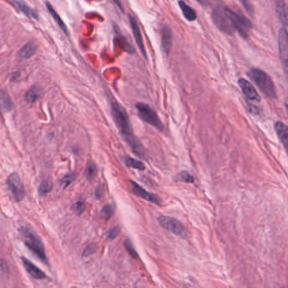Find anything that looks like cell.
I'll return each instance as SVG.
<instances>
[{"label":"cell","mask_w":288,"mask_h":288,"mask_svg":"<svg viewBox=\"0 0 288 288\" xmlns=\"http://www.w3.org/2000/svg\"><path fill=\"white\" fill-rule=\"evenodd\" d=\"M212 19L220 31L227 34H233L237 31L244 38L248 37L249 31L252 29V24L246 17L237 14L224 6H217L214 8Z\"/></svg>","instance_id":"cell-1"},{"label":"cell","mask_w":288,"mask_h":288,"mask_svg":"<svg viewBox=\"0 0 288 288\" xmlns=\"http://www.w3.org/2000/svg\"><path fill=\"white\" fill-rule=\"evenodd\" d=\"M111 108L114 121L116 123L123 138L125 139V142H127L131 145L132 150L136 152V155L143 156L144 149L141 142H139L138 139L136 138L134 135L127 112L125 111V108H123L122 106L114 99L112 100Z\"/></svg>","instance_id":"cell-2"},{"label":"cell","mask_w":288,"mask_h":288,"mask_svg":"<svg viewBox=\"0 0 288 288\" xmlns=\"http://www.w3.org/2000/svg\"><path fill=\"white\" fill-rule=\"evenodd\" d=\"M20 232L22 234L23 240L25 244L34 255L45 264H47V258L45 251L44 244L42 239L34 232L31 227H22L20 228Z\"/></svg>","instance_id":"cell-3"},{"label":"cell","mask_w":288,"mask_h":288,"mask_svg":"<svg viewBox=\"0 0 288 288\" xmlns=\"http://www.w3.org/2000/svg\"><path fill=\"white\" fill-rule=\"evenodd\" d=\"M248 76L255 82V85L260 88L261 92L266 95V97L270 98H276L277 92L274 83L272 81V78L269 75H267L263 70L260 69H250L248 72Z\"/></svg>","instance_id":"cell-4"},{"label":"cell","mask_w":288,"mask_h":288,"mask_svg":"<svg viewBox=\"0 0 288 288\" xmlns=\"http://www.w3.org/2000/svg\"><path fill=\"white\" fill-rule=\"evenodd\" d=\"M136 109L138 111V115L141 119L149 125H152L159 131H163L164 126L159 119L155 110L150 108V106L145 103H138L136 104Z\"/></svg>","instance_id":"cell-5"},{"label":"cell","mask_w":288,"mask_h":288,"mask_svg":"<svg viewBox=\"0 0 288 288\" xmlns=\"http://www.w3.org/2000/svg\"><path fill=\"white\" fill-rule=\"evenodd\" d=\"M238 85L240 86L244 97H246L247 101L250 103V107L253 113L257 114L259 110L255 104L261 102V97L255 88V86H253L250 81L243 78L238 80Z\"/></svg>","instance_id":"cell-6"},{"label":"cell","mask_w":288,"mask_h":288,"mask_svg":"<svg viewBox=\"0 0 288 288\" xmlns=\"http://www.w3.org/2000/svg\"><path fill=\"white\" fill-rule=\"evenodd\" d=\"M158 222L164 229L171 232L175 235L179 236L182 238H185L187 236L185 227H183V225L179 221L175 218L170 216H160L158 217Z\"/></svg>","instance_id":"cell-7"},{"label":"cell","mask_w":288,"mask_h":288,"mask_svg":"<svg viewBox=\"0 0 288 288\" xmlns=\"http://www.w3.org/2000/svg\"><path fill=\"white\" fill-rule=\"evenodd\" d=\"M7 184L16 201H21L25 196V188L21 178L16 172H13L7 178Z\"/></svg>","instance_id":"cell-8"},{"label":"cell","mask_w":288,"mask_h":288,"mask_svg":"<svg viewBox=\"0 0 288 288\" xmlns=\"http://www.w3.org/2000/svg\"><path fill=\"white\" fill-rule=\"evenodd\" d=\"M278 47H279V53H280L281 60L283 64L284 71L286 74L288 72V28L283 26L281 28L278 36Z\"/></svg>","instance_id":"cell-9"},{"label":"cell","mask_w":288,"mask_h":288,"mask_svg":"<svg viewBox=\"0 0 288 288\" xmlns=\"http://www.w3.org/2000/svg\"><path fill=\"white\" fill-rule=\"evenodd\" d=\"M131 186H132V191L136 194L137 196L141 197L142 199L150 201V202L154 203L155 205H159L160 204V199L157 196H155L154 194H150L149 192H147L145 189L141 187V186L135 183L133 181L131 182Z\"/></svg>","instance_id":"cell-10"},{"label":"cell","mask_w":288,"mask_h":288,"mask_svg":"<svg viewBox=\"0 0 288 288\" xmlns=\"http://www.w3.org/2000/svg\"><path fill=\"white\" fill-rule=\"evenodd\" d=\"M129 19H130V23H131V28H132V31H133L136 43H137L138 47H140V49L142 51V54L144 55V57H145L146 53H145V49H144V42H143L142 32H141L140 27H139L138 23L136 21V18L132 14L129 15Z\"/></svg>","instance_id":"cell-11"},{"label":"cell","mask_w":288,"mask_h":288,"mask_svg":"<svg viewBox=\"0 0 288 288\" xmlns=\"http://www.w3.org/2000/svg\"><path fill=\"white\" fill-rule=\"evenodd\" d=\"M172 44V33L168 26H163L161 31V47L164 53L168 54Z\"/></svg>","instance_id":"cell-12"},{"label":"cell","mask_w":288,"mask_h":288,"mask_svg":"<svg viewBox=\"0 0 288 288\" xmlns=\"http://www.w3.org/2000/svg\"><path fill=\"white\" fill-rule=\"evenodd\" d=\"M22 261L26 272L30 274L31 277H33L34 279L42 280V279L46 278V274L44 272L39 269L38 267L35 266L34 264L31 263V261H28L27 259H25V258H22Z\"/></svg>","instance_id":"cell-13"},{"label":"cell","mask_w":288,"mask_h":288,"mask_svg":"<svg viewBox=\"0 0 288 288\" xmlns=\"http://www.w3.org/2000/svg\"><path fill=\"white\" fill-rule=\"evenodd\" d=\"M276 12L283 26L288 27V8L284 0H275Z\"/></svg>","instance_id":"cell-14"},{"label":"cell","mask_w":288,"mask_h":288,"mask_svg":"<svg viewBox=\"0 0 288 288\" xmlns=\"http://www.w3.org/2000/svg\"><path fill=\"white\" fill-rule=\"evenodd\" d=\"M12 3H14L17 9L22 12L26 16L31 17L33 19H38V14L36 13V10H34L33 8L28 5L24 0H12Z\"/></svg>","instance_id":"cell-15"},{"label":"cell","mask_w":288,"mask_h":288,"mask_svg":"<svg viewBox=\"0 0 288 288\" xmlns=\"http://www.w3.org/2000/svg\"><path fill=\"white\" fill-rule=\"evenodd\" d=\"M275 130L277 131V136L280 139L281 142L283 143V146L285 149H287L288 141V126L285 124H283V122L278 121L275 124Z\"/></svg>","instance_id":"cell-16"},{"label":"cell","mask_w":288,"mask_h":288,"mask_svg":"<svg viewBox=\"0 0 288 288\" xmlns=\"http://www.w3.org/2000/svg\"><path fill=\"white\" fill-rule=\"evenodd\" d=\"M13 108V102L9 95L3 91L0 90V112L8 113Z\"/></svg>","instance_id":"cell-17"},{"label":"cell","mask_w":288,"mask_h":288,"mask_svg":"<svg viewBox=\"0 0 288 288\" xmlns=\"http://www.w3.org/2000/svg\"><path fill=\"white\" fill-rule=\"evenodd\" d=\"M178 5H179L181 11L183 13V16L185 17V19L187 20H188V21H194L197 19V14L195 10L193 9L188 4H187L185 2H183V0H180L178 2Z\"/></svg>","instance_id":"cell-18"},{"label":"cell","mask_w":288,"mask_h":288,"mask_svg":"<svg viewBox=\"0 0 288 288\" xmlns=\"http://www.w3.org/2000/svg\"><path fill=\"white\" fill-rule=\"evenodd\" d=\"M36 43L33 42H29L26 44L24 45L21 49L19 51V55L23 58H29L32 57L36 52Z\"/></svg>","instance_id":"cell-19"},{"label":"cell","mask_w":288,"mask_h":288,"mask_svg":"<svg viewBox=\"0 0 288 288\" xmlns=\"http://www.w3.org/2000/svg\"><path fill=\"white\" fill-rule=\"evenodd\" d=\"M46 6H47V10L49 11L51 15L53 16V19L55 20L56 23L58 24V26L60 27L62 31H64V33L66 35H69V31L67 29L66 25L64 24V21L62 20L61 18L59 16V14H58V12L56 11L55 9L53 8V6L51 5L50 3H46Z\"/></svg>","instance_id":"cell-20"},{"label":"cell","mask_w":288,"mask_h":288,"mask_svg":"<svg viewBox=\"0 0 288 288\" xmlns=\"http://www.w3.org/2000/svg\"><path fill=\"white\" fill-rule=\"evenodd\" d=\"M125 162L129 167H132V168H135V169L144 170L145 168L143 162L138 161V160H136L134 158L130 157V156L125 157Z\"/></svg>","instance_id":"cell-21"},{"label":"cell","mask_w":288,"mask_h":288,"mask_svg":"<svg viewBox=\"0 0 288 288\" xmlns=\"http://www.w3.org/2000/svg\"><path fill=\"white\" fill-rule=\"evenodd\" d=\"M42 92L38 87H33L30 91H28L27 93L25 95V98L29 103H34L35 101L38 99V97L41 96Z\"/></svg>","instance_id":"cell-22"},{"label":"cell","mask_w":288,"mask_h":288,"mask_svg":"<svg viewBox=\"0 0 288 288\" xmlns=\"http://www.w3.org/2000/svg\"><path fill=\"white\" fill-rule=\"evenodd\" d=\"M52 183H51L50 180H46L42 181V183H40V186H39V194H41V195H45V194H47V193H49L51 191V189H52Z\"/></svg>","instance_id":"cell-23"},{"label":"cell","mask_w":288,"mask_h":288,"mask_svg":"<svg viewBox=\"0 0 288 288\" xmlns=\"http://www.w3.org/2000/svg\"><path fill=\"white\" fill-rule=\"evenodd\" d=\"M96 173H97V166L94 163L90 162L86 170V176L87 177V179L92 180V178L95 177Z\"/></svg>","instance_id":"cell-24"},{"label":"cell","mask_w":288,"mask_h":288,"mask_svg":"<svg viewBox=\"0 0 288 288\" xmlns=\"http://www.w3.org/2000/svg\"><path fill=\"white\" fill-rule=\"evenodd\" d=\"M101 214L103 216V218L108 221V219H110V217L113 216L114 214V208L110 205H106L103 208V210L101 211Z\"/></svg>","instance_id":"cell-25"},{"label":"cell","mask_w":288,"mask_h":288,"mask_svg":"<svg viewBox=\"0 0 288 288\" xmlns=\"http://www.w3.org/2000/svg\"><path fill=\"white\" fill-rule=\"evenodd\" d=\"M176 177L178 180L183 181V182H185V183H194V177L190 173H188V172H180V173H178V175Z\"/></svg>","instance_id":"cell-26"},{"label":"cell","mask_w":288,"mask_h":288,"mask_svg":"<svg viewBox=\"0 0 288 288\" xmlns=\"http://www.w3.org/2000/svg\"><path fill=\"white\" fill-rule=\"evenodd\" d=\"M75 175L74 173H68L65 175L61 179V184L64 188H67L68 186L72 183L73 181L75 180Z\"/></svg>","instance_id":"cell-27"},{"label":"cell","mask_w":288,"mask_h":288,"mask_svg":"<svg viewBox=\"0 0 288 288\" xmlns=\"http://www.w3.org/2000/svg\"><path fill=\"white\" fill-rule=\"evenodd\" d=\"M125 245L128 252L130 253V255H131L134 259H138V255H137V253H136V250L134 249L133 245L131 244L130 239H126V240H125Z\"/></svg>","instance_id":"cell-28"},{"label":"cell","mask_w":288,"mask_h":288,"mask_svg":"<svg viewBox=\"0 0 288 288\" xmlns=\"http://www.w3.org/2000/svg\"><path fill=\"white\" fill-rule=\"evenodd\" d=\"M242 4L244 6V8L246 9V11L250 14L253 15L254 14V7H253L252 3H250V0H240Z\"/></svg>","instance_id":"cell-29"},{"label":"cell","mask_w":288,"mask_h":288,"mask_svg":"<svg viewBox=\"0 0 288 288\" xmlns=\"http://www.w3.org/2000/svg\"><path fill=\"white\" fill-rule=\"evenodd\" d=\"M85 209H86L85 203L83 201H81V200L75 203V205H74V210H75V213H77L78 215H81V214L83 213Z\"/></svg>","instance_id":"cell-30"},{"label":"cell","mask_w":288,"mask_h":288,"mask_svg":"<svg viewBox=\"0 0 288 288\" xmlns=\"http://www.w3.org/2000/svg\"><path fill=\"white\" fill-rule=\"evenodd\" d=\"M8 264L4 260H0V275L2 276H7L8 275Z\"/></svg>","instance_id":"cell-31"},{"label":"cell","mask_w":288,"mask_h":288,"mask_svg":"<svg viewBox=\"0 0 288 288\" xmlns=\"http://www.w3.org/2000/svg\"><path fill=\"white\" fill-rule=\"evenodd\" d=\"M119 232H120V228L119 227H114L107 233V237H108V239L113 240L116 238L117 236L119 235Z\"/></svg>","instance_id":"cell-32"},{"label":"cell","mask_w":288,"mask_h":288,"mask_svg":"<svg viewBox=\"0 0 288 288\" xmlns=\"http://www.w3.org/2000/svg\"><path fill=\"white\" fill-rule=\"evenodd\" d=\"M96 246L95 245H89V246L86 247L85 250H84L83 252V256L84 257H88L90 255H93L94 254L95 251H96Z\"/></svg>","instance_id":"cell-33"},{"label":"cell","mask_w":288,"mask_h":288,"mask_svg":"<svg viewBox=\"0 0 288 288\" xmlns=\"http://www.w3.org/2000/svg\"><path fill=\"white\" fill-rule=\"evenodd\" d=\"M102 195H103V188H101V187H97L96 191H95V197L97 199H100Z\"/></svg>","instance_id":"cell-34"},{"label":"cell","mask_w":288,"mask_h":288,"mask_svg":"<svg viewBox=\"0 0 288 288\" xmlns=\"http://www.w3.org/2000/svg\"><path fill=\"white\" fill-rule=\"evenodd\" d=\"M113 1H114V3H116L117 5H118V7H119V8H120L122 11H124V9H123V6L122 4H121L120 0H113Z\"/></svg>","instance_id":"cell-35"}]
</instances>
